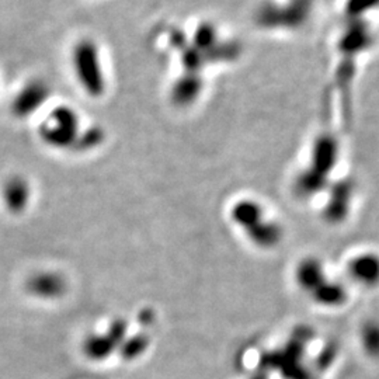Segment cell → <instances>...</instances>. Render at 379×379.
Returning <instances> with one entry per match:
<instances>
[{
  "label": "cell",
  "instance_id": "cell-1",
  "mask_svg": "<svg viewBox=\"0 0 379 379\" xmlns=\"http://www.w3.org/2000/svg\"><path fill=\"white\" fill-rule=\"evenodd\" d=\"M78 53V73L82 79V85L89 88L92 92H101V72L97 62V55L93 52V47L81 46Z\"/></svg>",
  "mask_w": 379,
  "mask_h": 379
}]
</instances>
